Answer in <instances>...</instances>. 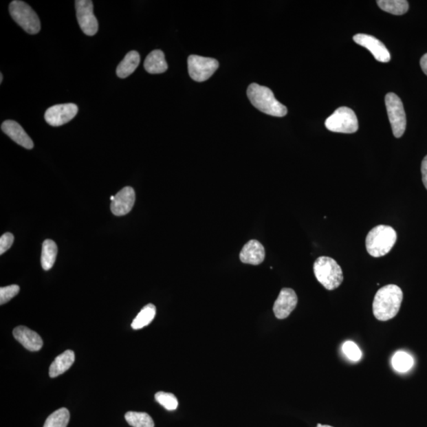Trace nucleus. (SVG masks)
Segmentation results:
<instances>
[{
  "mask_svg": "<svg viewBox=\"0 0 427 427\" xmlns=\"http://www.w3.org/2000/svg\"><path fill=\"white\" fill-rule=\"evenodd\" d=\"M342 349L344 355L349 358L350 360L357 362L361 360L362 351L355 342L347 341L344 342V345H342Z\"/></svg>",
  "mask_w": 427,
  "mask_h": 427,
  "instance_id": "bb28decb",
  "label": "nucleus"
},
{
  "mask_svg": "<svg viewBox=\"0 0 427 427\" xmlns=\"http://www.w3.org/2000/svg\"><path fill=\"white\" fill-rule=\"evenodd\" d=\"M386 105L393 135L395 138H400L407 125L403 102L397 94L388 93L386 96Z\"/></svg>",
  "mask_w": 427,
  "mask_h": 427,
  "instance_id": "0eeeda50",
  "label": "nucleus"
},
{
  "mask_svg": "<svg viewBox=\"0 0 427 427\" xmlns=\"http://www.w3.org/2000/svg\"><path fill=\"white\" fill-rule=\"evenodd\" d=\"M156 402L168 410H174L177 408V399L172 393L158 392L155 394Z\"/></svg>",
  "mask_w": 427,
  "mask_h": 427,
  "instance_id": "a878e982",
  "label": "nucleus"
},
{
  "mask_svg": "<svg viewBox=\"0 0 427 427\" xmlns=\"http://www.w3.org/2000/svg\"><path fill=\"white\" fill-rule=\"evenodd\" d=\"M326 129L338 133H355L358 129L356 115L351 109L340 107L325 121Z\"/></svg>",
  "mask_w": 427,
  "mask_h": 427,
  "instance_id": "423d86ee",
  "label": "nucleus"
},
{
  "mask_svg": "<svg viewBox=\"0 0 427 427\" xmlns=\"http://www.w3.org/2000/svg\"><path fill=\"white\" fill-rule=\"evenodd\" d=\"M76 17L83 33L94 36L98 33V22L94 14V4L91 0H76Z\"/></svg>",
  "mask_w": 427,
  "mask_h": 427,
  "instance_id": "1a4fd4ad",
  "label": "nucleus"
},
{
  "mask_svg": "<svg viewBox=\"0 0 427 427\" xmlns=\"http://www.w3.org/2000/svg\"><path fill=\"white\" fill-rule=\"evenodd\" d=\"M69 420V410L67 408H61L47 418L44 427H67Z\"/></svg>",
  "mask_w": 427,
  "mask_h": 427,
  "instance_id": "b1692460",
  "label": "nucleus"
},
{
  "mask_svg": "<svg viewBox=\"0 0 427 427\" xmlns=\"http://www.w3.org/2000/svg\"><path fill=\"white\" fill-rule=\"evenodd\" d=\"M314 275L322 286L332 291L344 281V274L337 262L329 256H320L314 265Z\"/></svg>",
  "mask_w": 427,
  "mask_h": 427,
  "instance_id": "20e7f679",
  "label": "nucleus"
},
{
  "mask_svg": "<svg viewBox=\"0 0 427 427\" xmlns=\"http://www.w3.org/2000/svg\"><path fill=\"white\" fill-rule=\"evenodd\" d=\"M20 287L18 285L0 288V304L3 305L9 302L19 293Z\"/></svg>",
  "mask_w": 427,
  "mask_h": 427,
  "instance_id": "cd10ccee",
  "label": "nucleus"
},
{
  "mask_svg": "<svg viewBox=\"0 0 427 427\" xmlns=\"http://www.w3.org/2000/svg\"><path fill=\"white\" fill-rule=\"evenodd\" d=\"M397 239V232L391 226H377L366 236V250L373 257L386 256L391 251Z\"/></svg>",
  "mask_w": 427,
  "mask_h": 427,
  "instance_id": "7ed1b4c3",
  "label": "nucleus"
},
{
  "mask_svg": "<svg viewBox=\"0 0 427 427\" xmlns=\"http://www.w3.org/2000/svg\"><path fill=\"white\" fill-rule=\"evenodd\" d=\"M420 66H421V70H423V72L427 76V54H426L425 55H424L423 57L421 58Z\"/></svg>",
  "mask_w": 427,
  "mask_h": 427,
  "instance_id": "7c9ffc66",
  "label": "nucleus"
},
{
  "mask_svg": "<svg viewBox=\"0 0 427 427\" xmlns=\"http://www.w3.org/2000/svg\"><path fill=\"white\" fill-rule=\"evenodd\" d=\"M14 339L20 342L25 349L39 351L43 347V340L36 331L25 326H19L13 331Z\"/></svg>",
  "mask_w": 427,
  "mask_h": 427,
  "instance_id": "4468645a",
  "label": "nucleus"
},
{
  "mask_svg": "<svg viewBox=\"0 0 427 427\" xmlns=\"http://www.w3.org/2000/svg\"><path fill=\"white\" fill-rule=\"evenodd\" d=\"M1 129L16 144L25 147V149H33L34 146L33 140L19 123L10 120L4 121L1 125Z\"/></svg>",
  "mask_w": 427,
  "mask_h": 427,
  "instance_id": "2eb2a0df",
  "label": "nucleus"
},
{
  "mask_svg": "<svg viewBox=\"0 0 427 427\" xmlns=\"http://www.w3.org/2000/svg\"><path fill=\"white\" fill-rule=\"evenodd\" d=\"M248 98L253 107L261 112L273 117L282 118L287 113V109L279 102L272 89L252 83L247 89Z\"/></svg>",
  "mask_w": 427,
  "mask_h": 427,
  "instance_id": "f03ea898",
  "label": "nucleus"
},
{
  "mask_svg": "<svg viewBox=\"0 0 427 427\" xmlns=\"http://www.w3.org/2000/svg\"><path fill=\"white\" fill-rule=\"evenodd\" d=\"M145 70L150 74H162L168 69L165 55L161 50H155L146 56L144 62Z\"/></svg>",
  "mask_w": 427,
  "mask_h": 427,
  "instance_id": "a211bd4d",
  "label": "nucleus"
},
{
  "mask_svg": "<svg viewBox=\"0 0 427 427\" xmlns=\"http://www.w3.org/2000/svg\"><path fill=\"white\" fill-rule=\"evenodd\" d=\"M402 300V289L397 285L389 284L379 289L373 303L374 316L381 321L394 318L399 313Z\"/></svg>",
  "mask_w": 427,
  "mask_h": 427,
  "instance_id": "f257e3e1",
  "label": "nucleus"
},
{
  "mask_svg": "<svg viewBox=\"0 0 427 427\" xmlns=\"http://www.w3.org/2000/svg\"><path fill=\"white\" fill-rule=\"evenodd\" d=\"M298 304V296L294 289L291 288H283L279 293L278 297L274 304V314L278 319H285L288 318L294 309L296 308Z\"/></svg>",
  "mask_w": 427,
  "mask_h": 427,
  "instance_id": "f8f14e48",
  "label": "nucleus"
},
{
  "mask_svg": "<svg viewBox=\"0 0 427 427\" xmlns=\"http://www.w3.org/2000/svg\"><path fill=\"white\" fill-rule=\"evenodd\" d=\"M128 424L133 427H155L154 421L149 414L129 411L125 415Z\"/></svg>",
  "mask_w": 427,
  "mask_h": 427,
  "instance_id": "5701e85b",
  "label": "nucleus"
},
{
  "mask_svg": "<svg viewBox=\"0 0 427 427\" xmlns=\"http://www.w3.org/2000/svg\"><path fill=\"white\" fill-rule=\"evenodd\" d=\"M421 172L424 186L427 189V155L424 158L423 162H421Z\"/></svg>",
  "mask_w": 427,
  "mask_h": 427,
  "instance_id": "c756f323",
  "label": "nucleus"
},
{
  "mask_svg": "<svg viewBox=\"0 0 427 427\" xmlns=\"http://www.w3.org/2000/svg\"><path fill=\"white\" fill-rule=\"evenodd\" d=\"M9 12L14 22L26 33L36 34L40 31L41 22L39 16L28 3L14 0L10 3Z\"/></svg>",
  "mask_w": 427,
  "mask_h": 427,
  "instance_id": "39448f33",
  "label": "nucleus"
},
{
  "mask_svg": "<svg viewBox=\"0 0 427 427\" xmlns=\"http://www.w3.org/2000/svg\"><path fill=\"white\" fill-rule=\"evenodd\" d=\"M135 201V190L131 187H125L115 195V199L111 203V210L115 215H125L133 209Z\"/></svg>",
  "mask_w": 427,
  "mask_h": 427,
  "instance_id": "ddd939ff",
  "label": "nucleus"
},
{
  "mask_svg": "<svg viewBox=\"0 0 427 427\" xmlns=\"http://www.w3.org/2000/svg\"><path fill=\"white\" fill-rule=\"evenodd\" d=\"M75 362V353L67 350L56 358L50 368V376L52 378L56 377L69 370Z\"/></svg>",
  "mask_w": 427,
  "mask_h": 427,
  "instance_id": "f3484780",
  "label": "nucleus"
},
{
  "mask_svg": "<svg viewBox=\"0 0 427 427\" xmlns=\"http://www.w3.org/2000/svg\"><path fill=\"white\" fill-rule=\"evenodd\" d=\"M156 315V307L153 304L146 305L142 308L138 315L131 323V328L135 330L141 329L149 325L152 320L155 319Z\"/></svg>",
  "mask_w": 427,
  "mask_h": 427,
  "instance_id": "412c9836",
  "label": "nucleus"
},
{
  "mask_svg": "<svg viewBox=\"0 0 427 427\" xmlns=\"http://www.w3.org/2000/svg\"><path fill=\"white\" fill-rule=\"evenodd\" d=\"M219 66V62L212 58L192 55L188 59L189 76L197 82L208 80Z\"/></svg>",
  "mask_w": 427,
  "mask_h": 427,
  "instance_id": "6e6552de",
  "label": "nucleus"
},
{
  "mask_svg": "<svg viewBox=\"0 0 427 427\" xmlns=\"http://www.w3.org/2000/svg\"><path fill=\"white\" fill-rule=\"evenodd\" d=\"M377 3L384 12L402 15L408 12L409 4L406 0H379Z\"/></svg>",
  "mask_w": 427,
  "mask_h": 427,
  "instance_id": "4be33fe9",
  "label": "nucleus"
},
{
  "mask_svg": "<svg viewBox=\"0 0 427 427\" xmlns=\"http://www.w3.org/2000/svg\"><path fill=\"white\" fill-rule=\"evenodd\" d=\"M3 74L1 73L0 74V83H3Z\"/></svg>",
  "mask_w": 427,
  "mask_h": 427,
  "instance_id": "473e14b6",
  "label": "nucleus"
},
{
  "mask_svg": "<svg viewBox=\"0 0 427 427\" xmlns=\"http://www.w3.org/2000/svg\"><path fill=\"white\" fill-rule=\"evenodd\" d=\"M316 427H333V426H331L329 425H322V424H318V426Z\"/></svg>",
  "mask_w": 427,
  "mask_h": 427,
  "instance_id": "2f4dec72",
  "label": "nucleus"
},
{
  "mask_svg": "<svg viewBox=\"0 0 427 427\" xmlns=\"http://www.w3.org/2000/svg\"><path fill=\"white\" fill-rule=\"evenodd\" d=\"M14 237L12 234L6 233L0 237V254L6 252L14 243Z\"/></svg>",
  "mask_w": 427,
  "mask_h": 427,
  "instance_id": "c85d7f7f",
  "label": "nucleus"
},
{
  "mask_svg": "<svg viewBox=\"0 0 427 427\" xmlns=\"http://www.w3.org/2000/svg\"><path fill=\"white\" fill-rule=\"evenodd\" d=\"M265 250L260 241L251 240L242 248L240 260L248 265H259L265 261Z\"/></svg>",
  "mask_w": 427,
  "mask_h": 427,
  "instance_id": "dca6fc26",
  "label": "nucleus"
},
{
  "mask_svg": "<svg viewBox=\"0 0 427 427\" xmlns=\"http://www.w3.org/2000/svg\"><path fill=\"white\" fill-rule=\"evenodd\" d=\"M353 40L357 43L371 52L376 61L382 63H388L391 60L388 50L381 41L371 35L358 34L354 36Z\"/></svg>",
  "mask_w": 427,
  "mask_h": 427,
  "instance_id": "9b49d317",
  "label": "nucleus"
},
{
  "mask_svg": "<svg viewBox=\"0 0 427 427\" xmlns=\"http://www.w3.org/2000/svg\"><path fill=\"white\" fill-rule=\"evenodd\" d=\"M393 366L395 371L399 373L408 372L413 366V357L404 351L395 353L392 360Z\"/></svg>",
  "mask_w": 427,
  "mask_h": 427,
  "instance_id": "393cba45",
  "label": "nucleus"
},
{
  "mask_svg": "<svg viewBox=\"0 0 427 427\" xmlns=\"http://www.w3.org/2000/svg\"><path fill=\"white\" fill-rule=\"evenodd\" d=\"M140 62L139 52L131 51L125 56L124 60L119 63L117 75L120 78H125L131 75L138 67Z\"/></svg>",
  "mask_w": 427,
  "mask_h": 427,
  "instance_id": "6ab92c4d",
  "label": "nucleus"
},
{
  "mask_svg": "<svg viewBox=\"0 0 427 427\" xmlns=\"http://www.w3.org/2000/svg\"><path fill=\"white\" fill-rule=\"evenodd\" d=\"M57 245L52 240H45L42 245L41 266L44 270L49 271L54 267L57 256Z\"/></svg>",
  "mask_w": 427,
  "mask_h": 427,
  "instance_id": "aec40b11",
  "label": "nucleus"
},
{
  "mask_svg": "<svg viewBox=\"0 0 427 427\" xmlns=\"http://www.w3.org/2000/svg\"><path fill=\"white\" fill-rule=\"evenodd\" d=\"M78 111V108L76 104L56 105L46 110L45 119L50 125L59 127L69 122L76 117Z\"/></svg>",
  "mask_w": 427,
  "mask_h": 427,
  "instance_id": "9d476101",
  "label": "nucleus"
}]
</instances>
